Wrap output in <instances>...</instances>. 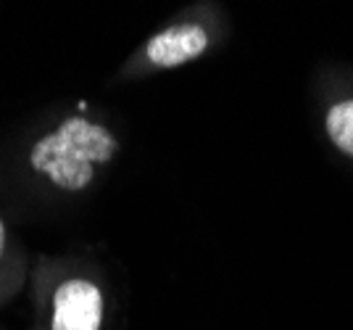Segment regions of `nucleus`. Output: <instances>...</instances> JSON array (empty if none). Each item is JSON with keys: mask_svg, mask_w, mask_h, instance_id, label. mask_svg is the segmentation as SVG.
I'll use <instances>...</instances> for the list:
<instances>
[{"mask_svg": "<svg viewBox=\"0 0 353 330\" xmlns=\"http://www.w3.org/2000/svg\"><path fill=\"white\" fill-rule=\"evenodd\" d=\"M117 153L119 140L108 127L88 117H69L53 133L34 140L30 148V166L59 191L82 193L92 185L98 169Z\"/></svg>", "mask_w": 353, "mask_h": 330, "instance_id": "obj_1", "label": "nucleus"}, {"mask_svg": "<svg viewBox=\"0 0 353 330\" xmlns=\"http://www.w3.org/2000/svg\"><path fill=\"white\" fill-rule=\"evenodd\" d=\"M50 307V330H101L103 325V293L85 278L63 280L53 291Z\"/></svg>", "mask_w": 353, "mask_h": 330, "instance_id": "obj_2", "label": "nucleus"}, {"mask_svg": "<svg viewBox=\"0 0 353 330\" xmlns=\"http://www.w3.org/2000/svg\"><path fill=\"white\" fill-rule=\"evenodd\" d=\"M208 48V32L198 24H179L153 35L145 43V59L159 69L182 66L203 56Z\"/></svg>", "mask_w": 353, "mask_h": 330, "instance_id": "obj_3", "label": "nucleus"}, {"mask_svg": "<svg viewBox=\"0 0 353 330\" xmlns=\"http://www.w3.org/2000/svg\"><path fill=\"white\" fill-rule=\"evenodd\" d=\"M327 135L343 153L353 156V98L340 101L327 114Z\"/></svg>", "mask_w": 353, "mask_h": 330, "instance_id": "obj_4", "label": "nucleus"}, {"mask_svg": "<svg viewBox=\"0 0 353 330\" xmlns=\"http://www.w3.org/2000/svg\"><path fill=\"white\" fill-rule=\"evenodd\" d=\"M6 251H8V233H6L3 217H0V272L6 267Z\"/></svg>", "mask_w": 353, "mask_h": 330, "instance_id": "obj_5", "label": "nucleus"}]
</instances>
